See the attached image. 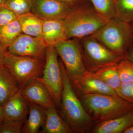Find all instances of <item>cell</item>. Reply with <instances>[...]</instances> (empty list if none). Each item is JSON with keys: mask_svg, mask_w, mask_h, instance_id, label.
<instances>
[{"mask_svg": "<svg viewBox=\"0 0 133 133\" xmlns=\"http://www.w3.org/2000/svg\"><path fill=\"white\" fill-rule=\"evenodd\" d=\"M63 77L61 115L73 132L82 133L89 130L92 118L88 114L76 95L74 87L59 59Z\"/></svg>", "mask_w": 133, "mask_h": 133, "instance_id": "obj_1", "label": "cell"}, {"mask_svg": "<svg viewBox=\"0 0 133 133\" xmlns=\"http://www.w3.org/2000/svg\"><path fill=\"white\" fill-rule=\"evenodd\" d=\"M82 103L92 118L101 122L125 114L133 109V105L118 96L97 94H81Z\"/></svg>", "mask_w": 133, "mask_h": 133, "instance_id": "obj_2", "label": "cell"}, {"mask_svg": "<svg viewBox=\"0 0 133 133\" xmlns=\"http://www.w3.org/2000/svg\"><path fill=\"white\" fill-rule=\"evenodd\" d=\"M108 20L94 9L76 6L64 20L66 37L80 39L92 35Z\"/></svg>", "mask_w": 133, "mask_h": 133, "instance_id": "obj_3", "label": "cell"}, {"mask_svg": "<svg viewBox=\"0 0 133 133\" xmlns=\"http://www.w3.org/2000/svg\"><path fill=\"white\" fill-rule=\"evenodd\" d=\"M91 36L110 50L124 56L132 41L133 34L130 24L115 17L109 19Z\"/></svg>", "mask_w": 133, "mask_h": 133, "instance_id": "obj_4", "label": "cell"}, {"mask_svg": "<svg viewBox=\"0 0 133 133\" xmlns=\"http://www.w3.org/2000/svg\"><path fill=\"white\" fill-rule=\"evenodd\" d=\"M45 59L11 55L6 51L3 65L7 68L21 88L42 76Z\"/></svg>", "mask_w": 133, "mask_h": 133, "instance_id": "obj_5", "label": "cell"}, {"mask_svg": "<svg viewBox=\"0 0 133 133\" xmlns=\"http://www.w3.org/2000/svg\"><path fill=\"white\" fill-rule=\"evenodd\" d=\"M80 40L84 63L89 71L94 72L104 66L117 64L124 57L110 50L92 36Z\"/></svg>", "mask_w": 133, "mask_h": 133, "instance_id": "obj_6", "label": "cell"}, {"mask_svg": "<svg viewBox=\"0 0 133 133\" xmlns=\"http://www.w3.org/2000/svg\"><path fill=\"white\" fill-rule=\"evenodd\" d=\"M72 84H76L87 71L83 60L80 42L76 38L60 41L55 45Z\"/></svg>", "mask_w": 133, "mask_h": 133, "instance_id": "obj_7", "label": "cell"}, {"mask_svg": "<svg viewBox=\"0 0 133 133\" xmlns=\"http://www.w3.org/2000/svg\"><path fill=\"white\" fill-rule=\"evenodd\" d=\"M58 56L55 46H47L42 76L41 77L36 79L47 88L55 105L60 108L63 80Z\"/></svg>", "mask_w": 133, "mask_h": 133, "instance_id": "obj_8", "label": "cell"}, {"mask_svg": "<svg viewBox=\"0 0 133 133\" xmlns=\"http://www.w3.org/2000/svg\"><path fill=\"white\" fill-rule=\"evenodd\" d=\"M47 47L43 38L22 33L8 48L6 51L16 56L31 57L45 59Z\"/></svg>", "mask_w": 133, "mask_h": 133, "instance_id": "obj_9", "label": "cell"}, {"mask_svg": "<svg viewBox=\"0 0 133 133\" xmlns=\"http://www.w3.org/2000/svg\"><path fill=\"white\" fill-rule=\"evenodd\" d=\"M76 6L59 0H33L31 12L43 21L64 20Z\"/></svg>", "mask_w": 133, "mask_h": 133, "instance_id": "obj_10", "label": "cell"}, {"mask_svg": "<svg viewBox=\"0 0 133 133\" xmlns=\"http://www.w3.org/2000/svg\"><path fill=\"white\" fill-rule=\"evenodd\" d=\"M20 91L28 102L35 103L45 109L55 105L47 88L37 79L32 80Z\"/></svg>", "mask_w": 133, "mask_h": 133, "instance_id": "obj_11", "label": "cell"}, {"mask_svg": "<svg viewBox=\"0 0 133 133\" xmlns=\"http://www.w3.org/2000/svg\"><path fill=\"white\" fill-rule=\"evenodd\" d=\"M73 85L82 94H97L118 96L114 90L95 76L94 72L88 70Z\"/></svg>", "mask_w": 133, "mask_h": 133, "instance_id": "obj_12", "label": "cell"}, {"mask_svg": "<svg viewBox=\"0 0 133 133\" xmlns=\"http://www.w3.org/2000/svg\"><path fill=\"white\" fill-rule=\"evenodd\" d=\"M28 108V102L20 90L3 107L4 120L24 121Z\"/></svg>", "mask_w": 133, "mask_h": 133, "instance_id": "obj_13", "label": "cell"}, {"mask_svg": "<svg viewBox=\"0 0 133 133\" xmlns=\"http://www.w3.org/2000/svg\"><path fill=\"white\" fill-rule=\"evenodd\" d=\"M132 126L133 109L121 116L100 122L92 131L94 133H123Z\"/></svg>", "mask_w": 133, "mask_h": 133, "instance_id": "obj_14", "label": "cell"}, {"mask_svg": "<svg viewBox=\"0 0 133 133\" xmlns=\"http://www.w3.org/2000/svg\"><path fill=\"white\" fill-rule=\"evenodd\" d=\"M43 38L47 46L52 45L67 39L64 20L43 21Z\"/></svg>", "mask_w": 133, "mask_h": 133, "instance_id": "obj_15", "label": "cell"}, {"mask_svg": "<svg viewBox=\"0 0 133 133\" xmlns=\"http://www.w3.org/2000/svg\"><path fill=\"white\" fill-rule=\"evenodd\" d=\"M20 90L18 83L7 68L3 65L0 66V106L4 107Z\"/></svg>", "mask_w": 133, "mask_h": 133, "instance_id": "obj_16", "label": "cell"}, {"mask_svg": "<svg viewBox=\"0 0 133 133\" xmlns=\"http://www.w3.org/2000/svg\"><path fill=\"white\" fill-rule=\"evenodd\" d=\"M28 102L29 115L23 125V133H37L44 125L46 119L45 109L33 102Z\"/></svg>", "mask_w": 133, "mask_h": 133, "instance_id": "obj_17", "label": "cell"}, {"mask_svg": "<svg viewBox=\"0 0 133 133\" xmlns=\"http://www.w3.org/2000/svg\"><path fill=\"white\" fill-rule=\"evenodd\" d=\"M46 119L41 133H71L73 131L58 113L55 105L45 109Z\"/></svg>", "mask_w": 133, "mask_h": 133, "instance_id": "obj_18", "label": "cell"}, {"mask_svg": "<svg viewBox=\"0 0 133 133\" xmlns=\"http://www.w3.org/2000/svg\"><path fill=\"white\" fill-rule=\"evenodd\" d=\"M23 33L43 38V21L31 12L17 16Z\"/></svg>", "mask_w": 133, "mask_h": 133, "instance_id": "obj_19", "label": "cell"}, {"mask_svg": "<svg viewBox=\"0 0 133 133\" xmlns=\"http://www.w3.org/2000/svg\"><path fill=\"white\" fill-rule=\"evenodd\" d=\"M118 64L104 66L94 72L95 76L115 91L121 84L119 77Z\"/></svg>", "mask_w": 133, "mask_h": 133, "instance_id": "obj_20", "label": "cell"}, {"mask_svg": "<svg viewBox=\"0 0 133 133\" xmlns=\"http://www.w3.org/2000/svg\"><path fill=\"white\" fill-rule=\"evenodd\" d=\"M22 33L17 19L5 26L0 27V43L6 50L14 41Z\"/></svg>", "mask_w": 133, "mask_h": 133, "instance_id": "obj_21", "label": "cell"}, {"mask_svg": "<svg viewBox=\"0 0 133 133\" xmlns=\"http://www.w3.org/2000/svg\"><path fill=\"white\" fill-rule=\"evenodd\" d=\"M115 7V17L128 24L133 22V0H117Z\"/></svg>", "mask_w": 133, "mask_h": 133, "instance_id": "obj_22", "label": "cell"}, {"mask_svg": "<svg viewBox=\"0 0 133 133\" xmlns=\"http://www.w3.org/2000/svg\"><path fill=\"white\" fill-rule=\"evenodd\" d=\"M95 11L107 19L115 17V3L113 0H90Z\"/></svg>", "mask_w": 133, "mask_h": 133, "instance_id": "obj_23", "label": "cell"}, {"mask_svg": "<svg viewBox=\"0 0 133 133\" xmlns=\"http://www.w3.org/2000/svg\"><path fill=\"white\" fill-rule=\"evenodd\" d=\"M33 0H6L4 5L17 16L31 12Z\"/></svg>", "mask_w": 133, "mask_h": 133, "instance_id": "obj_24", "label": "cell"}, {"mask_svg": "<svg viewBox=\"0 0 133 133\" xmlns=\"http://www.w3.org/2000/svg\"><path fill=\"white\" fill-rule=\"evenodd\" d=\"M118 69L121 83H133V64L122 59L118 63Z\"/></svg>", "mask_w": 133, "mask_h": 133, "instance_id": "obj_25", "label": "cell"}, {"mask_svg": "<svg viewBox=\"0 0 133 133\" xmlns=\"http://www.w3.org/2000/svg\"><path fill=\"white\" fill-rule=\"evenodd\" d=\"M23 122L4 120L0 124V133H21Z\"/></svg>", "mask_w": 133, "mask_h": 133, "instance_id": "obj_26", "label": "cell"}, {"mask_svg": "<svg viewBox=\"0 0 133 133\" xmlns=\"http://www.w3.org/2000/svg\"><path fill=\"white\" fill-rule=\"evenodd\" d=\"M117 95L127 101H133V83H121L116 90Z\"/></svg>", "mask_w": 133, "mask_h": 133, "instance_id": "obj_27", "label": "cell"}, {"mask_svg": "<svg viewBox=\"0 0 133 133\" xmlns=\"http://www.w3.org/2000/svg\"><path fill=\"white\" fill-rule=\"evenodd\" d=\"M17 16L4 5L0 6V27L17 19Z\"/></svg>", "mask_w": 133, "mask_h": 133, "instance_id": "obj_28", "label": "cell"}, {"mask_svg": "<svg viewBox=\"0 0 133 133\" xmlns=\"http://www.w3.org/2000/svg\"><path fill=\"white\" fill-rule=\"evenodd\" d=\"M127 50H129V52L127 55V60L133 64V37Z\"/></svg>", "mask_w": 133, "mask_h": 133, "instance_id": "obj_29", "label": "cell"}, {"mask_svg": "<svg viewBox=\"0 0 133 133\" xmlns=\"http://www.w3.org/2000/svg\"><path fill=\"white\" fill-rule=\"evenodd\" d=\"M6 52V50L3 48L0 43V66L3 65V62Z\"/></svg>", "mask_w": 133, "mask_h": 133, "instance_id": "obj_30", "label": "cell"}, {"mask_svg": "<svg viewBox=\"0 0 133 133\" xmlns=\"http://www.w3.org/2000/svg\"><path fill=\"white\" fill-rule=\"evenodd\" d=\"M4 120V110L3 107L0 106V124Z\"/></svg>", "mask_w": 133, "mask_h": 133, "instance_id": "obj_31", "label": "cell"}, {"mask_svg": "<svg viewBox=\"0 0 133 133\" xmlns=\"http://www.w3.org/2000/svg\"><path fill=\"white\" fill-rule=\"evenodd\" d=\"M59 1L65 2L69 3L75 5V6H77V3L79 2L81 0H59Z\"/></svg>", "mask_w": 133, "mask_h": 133, "instance_id": "obj_32", "label": "cell"}, {"mask_svg": "<svg viewBox=\"0 0 133 133\" xmlns=\"http://www.w3.org/2000/svg\"><path fill=\"white\" fill-rule=\"evenodd\" d=\"M124 133H133V126L129 128L123 132Z\"/></svg>", "mask_w": 133, "mask_h": 133, "instance_id": "obj_33", "label": "cell"}, {"mask_svg": "<svg viewBox=\"0 0 133 133\" xmlns=\"http://www.w3.org/2000/svg\"><path fill=\"white\" fill-rule=\"evenodd\" d=\"M5 1L6 0H0V6L4 5Z\"/></svg>", "mask_w": 133, "mask_h": 133, "instance_id": "obj_34", "label": "cell"}, {"mask_svg": "<svg viewBox=\"0 0 133 133\" xmlns=\"http://www.w3.org/2000/svg\"><path fill=\"white\" fill-rule=\"evenodd\" d=\"M130 26H131V30H132V32L133 34V22L130 23Z\"/></svg>", "mask_w": 133, "mask_h": 133, "instance_id": "obj_35", "label": "cell"}, {"mask_svg": "<svg viewBox=\"0 0 133 133\" xmlns=\"http://www.w3.org/2000/svg\"><path fill=\"white\" fill-rule=\"evenodd\" d=\"M113 1H114V3H115V2H116V1H117V0H113Z\"/></svg>", "mask_w": 133, "mask_h": 133, "instance_id": "obj_36", "label": "cell"}]
</instances>
